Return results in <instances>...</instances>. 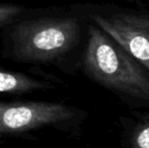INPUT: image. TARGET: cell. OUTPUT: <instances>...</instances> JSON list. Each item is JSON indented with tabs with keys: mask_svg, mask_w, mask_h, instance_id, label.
I'll list each match as a JSON object with an SVG mask.
<instances>
[{
	"mask_svg": "<svg viewBox=\"0 0 149 148\" xmlns=\"http://www.w3.org/2000/svg\"><path fill=\"white\" fill-rule=\"evenodd\" d=\"M132 148H149V123L140 126L134 133Z\"/></svg>",
	"mask_w": 149,
	"mask_h": 148,
	"instance_id": "7",
	"label": "cell"
},
{
	"mask_svg": "<svg viewBox=\"0 0 149 148\" xmlns=\"http://www.w3.org/2000/svg\"><path fill=\"white\" fill-rule=\"evenodd\" d=\"M82 117V111L61 103L0 101V139L26 137L45 128L69 131Z\"/></svg>",
	"mask_w": 149,
	"mask_h": 148,
	"instance_id": "4",
	"label": "cell"
},
{
	"mask_svg": "<svg viewBox=\"0 0 149 148\" xmlns=\"http://www.w3.org/2000/svg\"><path fill=\"white\" fill-rule=\"evenodd\" d=\"M33 8L13 3H0V30L30 13Z\"/></svg>",
	"mask_w": 149,
	"mask_h": 148,
	"instance_id": "6",
	"label": "cell"
},
{
	"mask_svg": "<svg viewBox=\"0 0 149 148\" xmlns=\"http://www.w3.org/2000/svg\"><path fill=\"white\" fill-rule=\"evenodd\" d=\"M69 9L97 26L149 71V7L87 2Z\"/></svg>",
	"mask_w": 149,
	"mask_h": 148,
	"instance_id": "3",
	"label": "cell"
},
{
	"mask_svg": "<svg viewBox=\"0 0 149 148\" xmlns=\"http://www.w3.org/2000/svg\"><path fill=\"white\" fill-rule=\"evenodd\" d=\"M54 87L52 81L0 67V93L22 95L36 91H47Z\"/></svg>",
	"mask_w": 149,
	"mask_h": 148,
	"instance_id": "5",
	"label": "cell"
},
{
	"mask_svg": "<svg viewBox=\"0 0 149 148\" xmlns=\"http://www.w3.org/2000/svg\"><path fill=\"white\" fill-rule=\"evenodd\" d=\"M130 3H134L136 6H143V7H149V0H126Z\"/></svg>",
	"mask_w": 149,
	"mask_h": 148,
	"instance_id": "8",
	"label": "cell"
},
{
	"mask_svg": "<svg viewBox=\"0 0 149 148\" xmlns=\"http://www.w3.org/2000/svg\"><path fill=\"white\" fill-rule=\"evenodd\" d=\"M83 22L70 9H31L2 30V54L17 63L62 67L80 42Z\"/></svg>",
	"mask_w": 149,
	"mask_h": 148,
	"instance_id": "1",
	"label": "cell"
},
{
	"mask_svg": "<svg viewBox=\"0 0 149 148\" xmlns=\"http://www.w3.org/2000/svg\"><path fill=\"white\" fill-rule=\"evenodd\" d=\"M83 71L98 84L133 99L149 101V71L115 40L89 22Z\"/></svg>",
	"mask_w": 149,
	"mask_h": 148,
	"instance_id": "2",
	"label": "cell"
}]
</instances>
